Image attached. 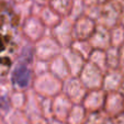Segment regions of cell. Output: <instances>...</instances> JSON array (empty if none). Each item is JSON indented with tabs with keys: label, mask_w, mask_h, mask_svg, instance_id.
<instances>
[{
	"label": "cell",
	"mask_w": 124,
	"mask_h": 124,
	"mask_svg": "<svg viewBox=\"0 0 124 124\" xmlns=\"http://www.w3.org/2000/svg\"><path fill=\"white\" fill-rule=\"evenodd\" d=\"M114 124H124V114H121L116 117Z\"/></svg>",
	"instance_id": "cell-3"
},
{
	"label": "cell",
	"mask_w": 124,
	"mask_h": 124,
	"mask_svg": "<svg viewBox=\"0 0 124 124\" xmlns=\"http://www.w3.org/2000/svg\"><path fill=\"white\" fill-rule=\"evenodd\" d=\"M3 47H5V45H3L2 39H1V36H0V51H1V49H3Z\"/></svg>",
	"instance_id": "cell-4"
},
{
	"label": "cell",
	"mask_w": 124,
	"mask_h": 124,
	"mask_svg": "<svg viewBox=\"0 0 124 124\" xmlns=\"http://www.w3.org/2000/svg\"><path fill=\"white\" fill-rule=\"evenodd\" d=\"M119 64H121L124 67V45L122 46L121 52L119 53Z\"/></svg>",
	"instance_id": "cell-2"
},
{
	"label": "cell",
	"mask_w": 124,
	"mask_h": 124,
	"mask_svg": "<svg viewBox=\"0 0 124 124\" xmlns=\"http://www.w3.org/2000/svg\"><path fill=\"white\" fill-rule=\"evenodd\" d=\"M30 78L31 74L29 68L24 67V66H20L14 70L13 75H12V81L20 88H25L30 82Z\"/></svg>",
	"instance_id": "cell-1"
}]
</instances>
